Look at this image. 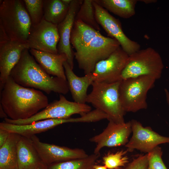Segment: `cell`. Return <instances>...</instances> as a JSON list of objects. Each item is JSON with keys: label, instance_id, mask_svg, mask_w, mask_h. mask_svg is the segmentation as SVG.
<instances>
[{"label": "cell", "instance_id": "cell-1", "mask_svg": "<svg viewBox=\"0 0 169 169\" xmlns=\"http://www.w3.org/2000/svg\"><path fill=\"white\" fill-rule=\"evenodd\" d=\"M70 42L75 50L74 56L79 67L85 74L92 73L97 63L120 46L116 39L103 35L79 20L74 21Z\"/></svg>", "mask_w": 169, "mask_h": 169}, {"label": "cell", "instance_id": "cell-2", "mask_svg": "<svg viewBox=\"0 0 169 169\" xmlns=\"http://www.w3.org/2000/svg\"><path fill=\"white\" fill-rule=\"evenodd\" d=\"M47 96L41 91L22 86L10 76L0 91V105L9 118H29L49 105Z\"/></svg>", "mask_w": 169, "mask_h": 169}, {"label": "cell", "instance_id": "cell-3", "mask_svg": "<svg viewBox=\"0 0 169 169\" xmlns=\"http://www.w3.org/2000/svg\"><path fill=\"white\" fill-rule=\"evenodd\" d=\"M26 49L12 69L10 76L19 85L42 90L48 94L54 92L65 95L69 91L67 80L50 76Z\"/></svg>", "mask_w": 169, "mask_h": 169}, {"label": "cell", "instance_id": "cell-4", "mask_svg": "<svg viewBox=\"0 0 169 169\" xmlns=\"http://www.w3.org/2000/svg\"><path fill=\"white\" fill-rule=\"evenodd\" d=\"M0 25L11 40L26 43L32 24L23 0L2 1Z\"/></svg>", "mask_w": 169, "mask_h": 169}, {"label": "cell", "instance_id": "cell-5", "mask_svg": "<svg viewBox=\"0 0 169 169\" xmlns=\"http://www.w3.org/2000/svg\"><path fill=\"white\" fill-rule=\"evenodd\" d=\"M120 81L111 83L93 82L92 90L88 95L86 102L106 114L108 120L118 124L125 123L124 110L120 100Z\"/></svg>", "mask_w": 169, "mask_h": 169}, {"label": "cell", "instance_id": "cell-6", "mask_svg": "<svg viewBox=\"0 0 169 169\" xmlns=\"http://www.w3.org/2000/svg\"><path fill=\"white\" fill-rule=\"evenodd\" d=\"M164 65L160 54L148 47L129 55L125 66L116 81L141 76H149L156 80L161 75Z\"/></svg>", "mask_w": 169, "mask_h": 169}, {"label": "cell", "instance_id": "cell-7", "mask_svg": "<svg viewBox=\"0 0 169 169\" xmlns=\"http://www.w3.org/2000/svg\"><path fill=\"white\" fill-rule=\"evenodd\" d=\"M156 80L150 76H141L120 81V96L125 112H136L147 108V94Z\"/></svg>", "mask_w": 169, "mask_h": 169}, {"label": "cell", "instance_id": "cell-8", "mask_svg": "<svg viewBox=\"0 0 169 169\" xmlns=\"http://www.w3.org/2000/svg\"><path fill=\"white\" fill-rule=\"evenodd\" d=\"M59 97L58 100L54 101L42 110L29 118L14 120L6 118L4 119V121L17 125H27L47 119L69 118L75 114L82 115L91 111V106L86 104L69 101L62 94Z\"/></svg>", "mask_w": 169, "mask_h": 169}, {"label": "cell", "instance_id": "cell-9", "mask_svg": "<svg viewBox=\"0 0 169 169\" xmlns=\"http://www.w3.org/2000/svg\"><path fill=\"white\" fill-rule=\"evenodd\" d=\"M59 40L58 25L43 18L38 24L32 25L26 43L29 49L58 54Z\"/></svg>", "mask_w": 169, "mask_h": 169}, {"label": "cell", "instance_id": "cell-10", "mask_svg": "<svg viewBox=\"0 0 169 169\" xmlns=\"http://www.w3.org/2000/svg\"><path fill=\"white\" fill-rule=\"evenodd\" d=\"M97 22L108 35L117 40L123 49L130 55L140 49L138 43L132 40L124 33L120 21L93 0Z\"/></svg>", "mask_w": 169, "mask_h": 169}, {"label": "cell", "instance_id": "cell-11", "mask_svg": "<svg viewBox=\"0 0 169 169\" xmlns=\"http://www.w3.org/2000/svg\"><path fill=\"white\" fill-rule=\"evenodd\" d=\"M131 122L133 134L125 145L127 151L136 149L148 153L160 144H169V137L159 135L150 127H143L136 120H132Z\"/></svg>", "mask_w": 169, "mask_h": 169}, {"label": "cell", "instance_id": "cell-12", "mask_svg": "<svg viewBox=\"0 0 169 169\" xmlns=\"http://www.w3.org/2000/svg\"><path fill=\"white\" fill-rule=\"evenodd\" d=\"M30 138L42 161L46 164L83 158L89 156L82 149H71L42 142L36 135Z\"/></svg>", "mask_w": 169, "mask_h": 169}, {"label": "cell", "instance_id": "cell-13", "mask_svg": "<svg viewBox=\"0 0 169 169\" xmlns=\"http://www.w3.org/2000/svg\"><path fill=\"white\" fill-rule=\"evenodd\" d=\"M129 56L120 46L107 58L98 62L91 73L94 82H116L125 66Z\"/></svg>", "mask_w": 169, "mask_h": 169}, {"label": "cell", "instance_id": "cell-14", "mask_svg": "<svg viewBox=\"0 0 169 169\" xmlns=\"http://www.w3.org/2000/svg\"><path fill=\"white\" fill-rule=\"evenodd\" d=\"M109 121L107 126L102 132L90 139L96 144L94 154H100V150L104 147L125 145L129 141L132 131L131 121L118 124L111 120Z\"/></svg>", "mask_w": 169, "mask_h": 169}, {"label": "cell", "instance_id": "cell-15", "mask_svg": "<svg viewBox=\"0 0 169 169\" xmlns=\"http://www.w3.org/2000/svg\"><path fill=\"white\" fill-rule=\"evenodd\" d=\"M82 0H72L69 11L64 19L58 25L59 40L57 46L58 54H64L67 58V62L73 69L74 52L70 42L71 31L75 16L82 4Z\"/></svg>", "mask_w": 169, "mask_h": 169}, {"label": "cell", "instance_id": "cell-16", "mask_svg": "<svg viewBox=\"0 0 169 169\" xmlns=\"http://www.w3.org/2000/svg\"><path fill=\"white\" fill-rule=\"evenodd\" d=\"M26 49H29L26 43L10 40L0 44V85H4Z\"/></svg>", "mask_w": 169, "mask_h": 169}, {"label": "cell", "instance_id": "cell-17", "mask_svg": "<svg viewBox=\"0 0 169 169\" xmlns=\"http://www.w3.org/2000/svg\"><path fill=\"white\" fill-rule=\"evenodd\" d=\"M69 122V118L47 119L24 125H17L3 121L0 123V128L6 130L10 133H15L21 136L30 138L37 134Z\"/></svg>", "mask_w": 169, "mask_h": 169}, {"label": "cell", "instance_id": "cell-18", "mask_svg": "<svg viewBox=\"0 0 169 169\" xmlns=\"http://www.w3.org/2000/svg\"><path fill=\"white\" fill-rule=\"evenodd\" d=\"M29 51L48 74L67 80L63 66L64 63L67 61L65 54H54L33 49H29Z\"/></svg>", "mask_w": 169, "mask_h": 169}, {"label": "cell", "instance_id": "cell-19", "mask_svg": "<svg viewBox=\"0 0 169 169\" xmlns=\"http://www.w3.org/2000/svg\"><path fill=\"white\" fill-rule=\"evenodd\" d=\"M63 66L69 90L73 100L79 103L85 104L88 88L94 82L92 73L79 77L74 72L67 61L64 63Z\"/></svg>", "mask_w": 169, "mask_h": 169}, {"label": "cell", "instance_id": "cell-20", "mask_svg": "<svg viewBox=\"0 0 169 169\" xmlns=\"http://www.w3.org/2000/svg\"><path fill=\"white\" fill-rule=\"evenodd\" d=\"M17 150L18 169H35L42 162L30 138L21 136Z\"/></svg>", "mask_w": 169, "mask_h": 169}, {"label": "cell", "instance_id": "cell-21", "mask_svg": "<svg viewBox=\"0 0 169 169\" xmlns=\"http://www.w3.org/2000/svg\"><path fill=\"white\" fill-rule=\"evenodd\" d=\"M21 136L10 133L7 141L0 148V169H18L17 147Z\"/></svg>", "mask_w": 169, "mask_h": 169}, {"label": "cell", "instance_id": "cell-22", "mask_svg": "<svg viewBox=\"0 0 169 169\" xmlns=\"http://www.w3.org/2000/svg\"><path fill=\"white\" fill-rule=\"evenodd\" d=\"M107 11L121 18H129L136 13L137 0H94Z\"/></svg>", "mask_w": 169, "mask_h": 169}, {"label": "cell", "instance_id": "cell-23", "mask_svg": "<svg viewBox=\"0 0 169 169\" xmlns=\"http://www.w3.org/2000/svg\"><path fill=\"white\" fill-rule=\"evenodd\" d=\"M69 6L64 3L62 0H44V18L49 22L58 25L65 18Z\"/></svg>", "mask_w": 169, "mask_h": 169}, {"label": "cell", "instance_id": "cell-24", "mask_svg": "<svg viewBox=\"0 0 169 169\" xmlns=\"http://www.w3.org/2000/svg\"><path fill=\"white\" fill-rule=\"evenodd\" d=\"M99 156L100 154L94 153L83 158L54 163L48 169H93Z\"/></svg>", "mask_w": 169, "mask_h": 169}, {"label": "cell", "instance_id": "cell-25", "mask_svg": "<svg viewBox=\"0 0 169 169\" xmlns=\"http://www.w3.org/2000/svg\"><path fill=\"white\" fill-rule=\"evenodd\" d=\"M75 20H79L100 31V28L95 17L93 0H84L76 15Z\"/></svg>", "mask_w": 169, "mask_h": 169}, {"label": "cell", "instance_id": "cell-26", "mask_svg": "<svg viewBox=\"0 0 169 169\" xmlns=\"http://www.w3.org/2000/svg\"><path fill=\"white\" fill-rule=\"evenodd\" d=\"M127 151L123 150L116 152L108 153L103 157V163L108 169H120L128 163L126 156Z\"/></svg>", "mask_w": 169, "mask_h": 169}, {"label": "cell", "instance_id": "cell-27", "mask_svg": "<svg viewBox=\"0 0 169 169\" xmlns=\"http://www.w3.org/2000/svg\"><path fill=\"white\" fill-rule=\"evenodd\" d=\"M32 25L38 24L44 18L43 0H23Z\"/></svg>", "mask_w": 169, "mask_h": 169}, {"label": "cell", "instance_id": "cell-28", "mask_svg": "<svg viewBox=\"0 0 169 169\" xmlns=\"http://www.w3.org/2000/svg\"><path fill=\"white\" fill-rule=\"evenodd\" d=\"M162 151L158 146L148 153V169H167L162 159Z\"/></svg>", "mask_w": 169, "mask_h": 169}, {"label": "cell", "instance_id": "cell-29", "mask_svg": "<svg viewBox=\"0 0 169 169\" xmlns=\"http://www.w3.org/2000/svg\"><path fill=\"white\" fill-rule=\"evenodd\" d=\"M123 169H148V153L139 155Z\"/></svg>", "mask_w": 169, "mask_h": 169}, {"label": "cell", "instance_id": "cell-30", "mask_svg": "<svg viewBox=\"0 0 169 169\" xmlns=\"http://www.w3.org/2000/svg\"><path fill=\"white\" fill-rule=\"evenodd\" d=\"M10 134L8 131L0 128V148L5 143Z\"/></svg>", "mask_w": 169, "mask_h": 169}, {"label": "cell", "instance_id": "cell-31", "mask_svg": "<svg viewBox=\"0 0 169 169\" xmlns=\"http://www.w3.org/2000/svg\"><path fill=\"white\" fill-rule=\"evenodd\" d=\"M11 40L8 37L5 31L0 25V44Z\"/></svg>", "mask_w": 169, "mask_h": 169}, {"label": "cell", "instance_id": "cell-32", "mask_svg": "<svg viewBox=\"0 0 169 169\" xmlns=\"http://www.w3.org/2000/svg\"><path fill=\"white\" fill-rule=\"evenodd\" d=\"M8 116L4 111L2 106L0 104V117L1 118H8Z\"/></svg>", "mask_w": 169, "mask_h": 169}, {"label": "cell", "instance_id": "cell-33", "mask_svg": "<svg viewBox=\"0 0 169 169\" xmlns=\"http://www.w3.org/2000/svg\"><path fill=\"white\" fill-rule=\"evenodd\" d=\"M45 164L43 161L35 169H46Z\"/></svg>", "mask_w": 169, "mask_h": 169}, {"label": "cell", "instance_id": "cell-34", "mask_svg": "<svg viewBox=\"0 0 169 169\" xmlns=\"http://www.w3.org/2000/svg\"><path fill=\"white\" fill-rule=\"evenodd\" d=\"M93 169H108L106 167L104 166H100L96 165Z\"/></svg>", "mask_w": 169, "mask_h": 169}, {"label": "cell", "instance_id": "cell-35", "mask_svg": "<svg viewBox=\"0 0 169 169\" xmlns=\"http://www.w3.org/2000/svg\"><path fill=\"white\" fill-rule=\"evenodd\" d=\"M140 1L143 2L146 4L154 3L156 1L155 0H140Z\"/></svg>", "mask_w": 169, "mask_h": 169}, {"label": "cell", "instance_id": "cell-36", "mask_svg": "<svg viewBox=\"0 0 169 169\" xmlns=\"http://www.w3.org/2000/svg\"><path fill=\"white\" fill-rule=\"evenodd\" d=\"M166 102L169 107V92H166L165 94Z\"/></svg>", "mask_w": 169, "mask_h": 169}, {"label": "cell", "instance_id": "cell-37", "mask_svg": "<svg viewBox=\"0 0 169 169\" xmlns=\"http://www.w3.org/2000/svg\"><path fill=\"white\" fill-rule=\"evenodd\" d=\"M72 0H62L64 3L66 4L70 5Z\"/></svg>", "mask_w": 169, "mask_h": 169}]
</instances>
